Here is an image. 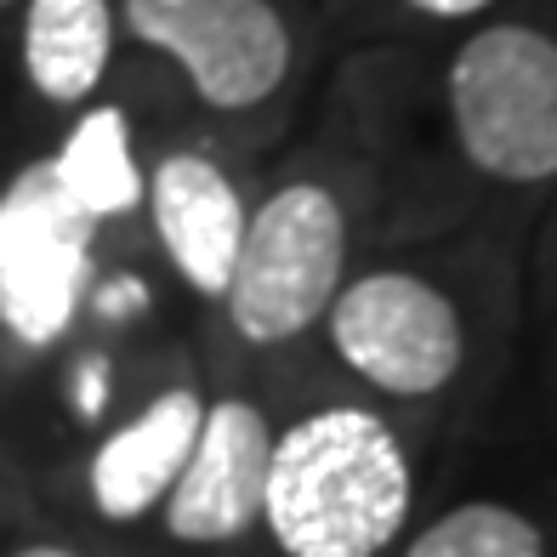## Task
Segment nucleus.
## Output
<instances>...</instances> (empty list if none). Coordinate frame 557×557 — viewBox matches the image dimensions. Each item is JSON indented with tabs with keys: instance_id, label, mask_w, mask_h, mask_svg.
<instances>
[{
	"instance_id": "nucleus-5",
	"label": "nucleus",
	"mask_w": 557,
	"mask_h": 557,
	"mask_svg": "<svg viewBox=\"0 0 557 557\" xmlns=\"http://www.w3.org/2000/svg\"><path fill=\"white\" fill-rule=\"evenodd\" d=\"M324 313L342 364L382 393L426 398L461 370V313L416 273H364Z\"/></svg>"
},
{
	"instance_id": "nucleus-10",
	"label": "nucleus",
	"mask_w": 557,
	"mask_h": 557,
	"mask_svg": "<svg viewBox=\"0 0 557 557\" xmlns=\"http://www.w3.org/2000/svg\"><path fill=\"white\" fill-rule=\"evenodd\" d=\"M109 0H29L23 12V74L46 103H86L109 74Z\"/></svg>"
},
{
	"instance_id": "nucleus-11",
	"label": "nucleus",
	"mask_w": 557,
	"mask_h": 557,
	"mask_svg": "<svg viewBox=\"0 0 557 557\" xmlns=\"http://www.w3.org/2000/svg\"><path fill=\"white\" fill-rule=\"evenodd\" d=\"M46 165H52L58 188L91 222L125 216V211H137V199H143V176H137V160H132V137H125V114L109 109V103L81 114V125L63 137V148Z\"/></svg>"
},
{
	"instance_id": "nucleus-8",
	"label": "nucleus",
	"mask_w": 557,
	"mask_h": 557,
	"mask_svg": "<svg viewBox=\"0 0 557 557\" xmlns=\"http://www.w3.org/2000/svg\"><path fill=\"white\" fill-rule=\"evenodd\" d=\"M148 206H154V227L171 268L199 296H222L250 216L239 206V188L206 154H165L154 183H148Z\"/></svg>"
},
{
	"instance_id": "nucleus-1",
	"label": "nucleus",
	"mask_w": 557,
	"mask_h": 557,
	"mask_svg": "<svg viewBox=\"0 0 557 557\" xmlns=\"http://www.w3.org/2000/svg\"><path fill=\"white\" fill-rule=\"evenodd\" d=\"M410 518V461L370 410H319L273 438L262 523L285 557H382Z\"/></svg>"
},
{
	"instance_id": "nucleus-13",
	"label": "nucleus",
	"mask_w": 557,
	"mask_h": 557,
	"mask_svg": "<svg viewBox=\"0 0 557 557\" xmlns=\"http://www.w3.org/2000/svg\"><path fill=\"white\" fill-rule=\"evenodd\" d=\"M416 12H426V17H472V12H484L490 0H410Z\"/></svg>"
},
{
	"instance_id": "nucleus-6",
	"label": "nucleus",
	"mask_w": 557,
	"mask_h": 557,
	"mask_svg": "<svg viewBox=\"0 0 557 557\" xmlns=\"http://www.w3.org/2000/svg\"><path fill=\"white\" fill-rule=\"evenodd\" d=\"M125 29L165 52L211 109H257L290 69V35L268 0H125Z\"/></svg>"
},
{
	"instance_id": "nucleus-12",
	"label": "nucleus",
	"mask_w": 557,
	"mask_h": 557,
	"mask_svg": "<svg viewBox=\"0 0 557 557\" xmlns=\"http://www.w3.org/2000/svg\"><path fill=\"white\" fill-rule=\"evenodd\" d=\"M404 557H546V541L512 506L467 500L444 512L433 529H421Z\"/></svg>"
},
{
	"instance_id": "nucleus-3",
	"label": "nucleus",
	"mask_w": 557,
	"mask_h": 557,
	"mask_svg": "<svg viewBox=\"0 0 557 557\" xmlns=\"http://www.w3.org/2000/svg\"><path fill=\"white\" fill-rule=\"evenodd\" d=\"M347 262V216L331 188L290 183L245 216V239L227 273L234 331L257 347L290 342L331 308Z\"/></svg>"
},
{
	"instance_id": "nucleus-2",
	"label": "nucleus",
	"mask_w": 557,
	"mask_h": 557,
	"mask_svg": "<svg viewBox=\"0 0 557 557\" xmlns=\"http://www.w3.org/2000/svg\"><path fill=\"white\" fill-rule=\"evenodd\" d=\"M449 114L484 176H557V40L523 23L472 35L449 63Z\"/></svg>"
},
{
	"instance_id": "nucleus-15",
	"label": "nucleus",
	"mask_w": 557,
	"mask_h": 557,
	"mask_svg": "<svg viewBox=\"0 0 557 557\" xmlns=\"http://www.w3.org/2000/svg\"><path fill=\"white\" fill-rule=\"evenodd\" d=\"M0 7H7V0H0Z\"/></svg>"
},
{
	"instance_id": "nucleus-14",
	"label": "nucleus",
	"mask_w": 557,
	"mask_h": 557,
	"mask_svg": "<svg viewBox=\"0 0 557 557\" xmlns=\"http://www.w3.org/2000/svg\"><path fill=\"white\" fill-rule=\"evenodd\" d=\"M12 557H81V552H69V546H52V541H40V546H23Z\"/></svg>"
},
{
	"instance_id": "nucleus-9",
	"label": "nucleus",
	"mask_w": 557,
	"mask_h": 557,
	"mask_svg": "<svg viewBox=\"0 0 557 557\" xmlns=\"http://www.w3.org/2000/svg\"><path fill=\"white\" fill-rule=\"evenodd\" d=\"M206 404L194 387H165L137 421H125L120 433L103 438V449L91 455V500L97 512L114 523L143 518L148 506H160L183 472L188 449L199 438Z\"/></svg>"
},
{
	"instance_id": "nucleus-4",
	"label": "nucleus",
	"mask_w": 557,
	"mask_h": 557,
	"mask_svg": "<svg viewBox=\"0 0 557 557\" xmlns=\"http://www.w3.org/2000/svg\"><path fill=\"white\" fill-rule=\"evenodd\" d=\"M97 222L58 188L52 165L17 171L0 194V324L23 347L58 342L86 296Z\"/></svg>"
},
{
	"instance_id": "nucleus-7",
	"label": "nucleus",
	"mask_w": 557,
	"mask_h": 557,
	"mask_svg": "<svg viewBox=\"0 0 557 557\" xmlns=\"http://www.w3.org/2000/svg\"><path fill=\"white\" fill-rule=\"evenodd\" d=\"M268 455H273V433L257 404L245 398L211 404L188 461L165 495V529L194 546L239 541L250 523H262Z\"/></svg>"
}]
</instances>
